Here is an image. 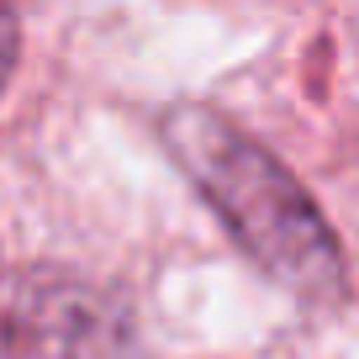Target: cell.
<instances>
[{
	"mask_svg": "<svg viewBox=\"0 0 359 359\" xmlns=\"http://www.w3.org/2000/svg\"><path fill=\"white\" fill-rule=\"evenodd\" d=\"M16 48H22V27L0 6V85H6V74H11V64H16Z\"/></svg>",
	"mask_w": 359,
	"mask_h": 359,
	"instance_id": "3",
	"label": "cell"
},
{
	"mask_svg": "<svg viewBox=\"0 0 359 359\" xmlns=\"http://www.w3.org/2000/svg\"><path fill=\"white\" fill-rule=\"evenodd\" d=\"M0 359H143L137 327L106 291L58 275H0Z\"/></svg>",
	"mask_w": 359,
	"mask_h": 359,
	"instance_id": "2",
	"label": "cell"
},
{
	"mask_svg": "<svg viewBox=\"0 0 359 359\" xmlns=\"http://www.w3.org/2000/svg\"><path fill=\"white\" fill-rule=\"evenodd\" d=\"M164 143L185 164V175L201 185V196L222 212L238 243L275 280H285L296 296H312V302L344 296V254L275 154H264L243 127H233L206 106L164 111Z\"/></svg>",
	"mask_w": 359,
	"mask_h": 359,
	"instance_id": "1",
	"label": "cell"
}]
</instances>
